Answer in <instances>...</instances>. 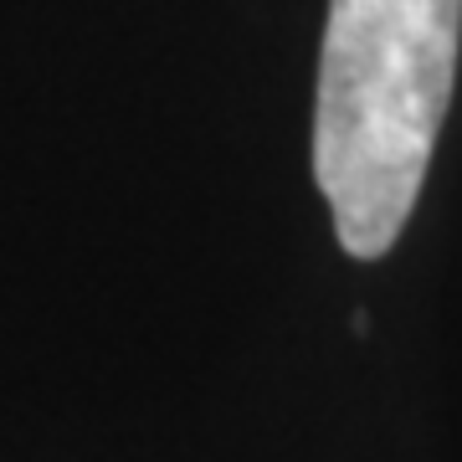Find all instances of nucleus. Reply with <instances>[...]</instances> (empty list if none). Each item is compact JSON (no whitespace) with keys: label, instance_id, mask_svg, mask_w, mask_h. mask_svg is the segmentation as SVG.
Returning <instances> with one entry per match:
<instances>
[{"label":"nucleus","instance_id":"1","mask_svg":"<svg viewBox=\"0 0 462 462\" xmlns=\"http://www.w3.org/2000/svg\"><path fill=\"white\" fill-rule=\"evenodd\" d=\"M462 0H329L314 180L349 257L396 247L452 103Z\"/></svg>","mask_w":462,"mask_h":462}]
</instances>
